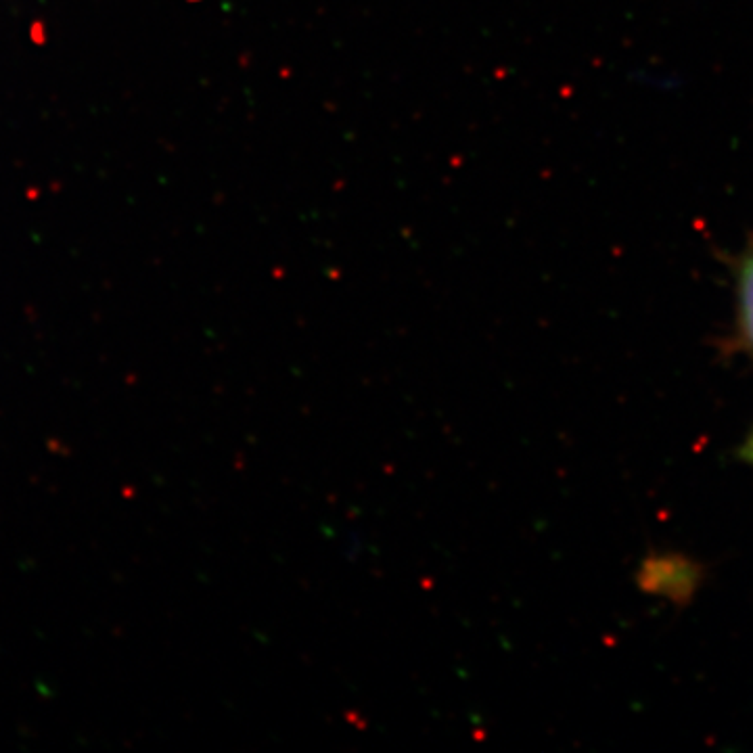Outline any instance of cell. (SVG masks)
I'll use <instances>...</instances> for the list:
<instances>
[{"label":"cell","instance_id":"1","mask_svg":"<svg viewBox=\"0 0 753 753\" xmlns=\"http://www.w3.org/2000/svg\"><path fill=\"white\" fill-rule=\"evenodd\" d=\"M735 335L753 358V237L735 260Z\"/></svg>","mask_w":753,"mask_h":753},{"label":"cell","instance_id":"2","mask_svg":"<svg viewBox=\"0 0 753 753\" xmlns=\"http://www.w3.org/2000/svg\"><path fill=\"white\" fill-rule=\"evenodd\" d=\"M739 458L753 467V429L749 431V435L743 440V444L739 446Z\"/></svg>","mask_w":753,"mask_h":753}]
</instances>
